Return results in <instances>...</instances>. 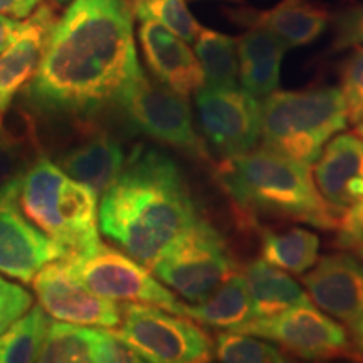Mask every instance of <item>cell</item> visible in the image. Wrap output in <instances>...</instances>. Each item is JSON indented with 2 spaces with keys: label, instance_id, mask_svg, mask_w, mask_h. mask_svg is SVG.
<instances>
[{
  "label": "cell",
  "instance_id": "10",
  "mask_svg": "<svg viewBox=\"0 0 363 363\" xmlns=\"http://www.w3.org/2000/svg\"><path fill=\"white\" fill-rule=\"evenodd\" d=\"M202 133L220 158L239 157L257 147L262 104L242 88H207L195 93Z\"/></svg>",
  "mask_w": 363,
  "mask_h": 363
},
{
  "label": "cell",
  "instance_id": "22",
  "mask_svg": "<svg viewBox=\"0 0 363 363\" xmlns=\"http://www.w3.org/2000/svg\"><path fill=\"white\" fill-rule=\"evenodd\" d=\"M182 316H189L212 328L233 331H240L257 318L242 272H233L203 301L195 305L182 303Z\"/></svg>",
  "mask_w": 363,
  "mask_h": 363
},
{
  "label": "cell",
  "instance_id": "20",
  "mask_svg": "<svg viewBox=\"0 0 363 363\" xmlns=\"http://www.w3.org/2000/svg\"><path fill=\"white\" fill-rule=\"evenodd\" d=\"M235 45L240 88L256 98H266L274 93L288 44L271 30L247 27V33L235 39Z\"/></svg>",
  "mask_w": 363,
  "mask_h": 363
},
{
  "label": "cell",
  "instance_id": "17",
  "mask_svg": "<svg viewBox=\"0 0 363 363\" xmlns=\"http://www.w3.org/2000/svg\"><path fill=\"white\" fill-rule=\"evenodd\" d=\"M313 179L325 202L342 216L363 197V138L343 133L325 145Z\"/></svg>",
  "mask_w": 363,
  "mask_h": 363
},
{
  "label": "cell",
  "instance_id": "36",
  "mask_svg": "<svg viewBox=\"0 0 363 363\" xmlns=\"http://www.w3.org/2000/svg\"><path fill=\"white\" fill-rule=\"evenodd\" d=\"M352 328H353V340H355L358 355L363 357V316L352 326Z\"/></svg>",
  "mask_w": 363,
  "mask_h": 363
},
{
  "label": "cell",
  "instance_id": "24",
  "mask_svg": "<svg viewBox=\"0 0 363 363\" xmlns=\"http://www.w3.org/2000/svg\"><path fill=\"white\" fill-rule=\"evenodd\" d=\"M39 143L34 125L27 118L21 131L0 125V203L16 202L22 180L38 162Z\"/></svg>",
  "mask_w": 363,
  "mask_h": 363
},
{
  "label": "cell",
  "instance_id": "11",
  "mask_svg": "<svg viewBox=\"0 0 363 363\" xmlns=\"http://www.w3.org/2000/svg\"><path fill=\"white\" fill-rule=\"evenodd\" d=\"M240 331L279 343L289 353L306 360H326L352 353V343L343 326L311 303L269 318H254Z\"/></svg>",
  "mask_w": 363,
  "mask_h": 363
},
{
  "label": "cell",
  "instance_id": "13",
  "mask_svg": "<svg viewBox=\"0 0 363 363\" xmlns=\"http://www.w3.org/2000/svg\"><path fill=\"white\" fill-rule=\"evenodd\" d=\"M62 257L66 249L30 224L16 202L0 203V274L33 283L45 264Z\"/></svg>",
  "mask_w": 363,
  "mask_h": 363
},
{
  "label": "cell",
  "instance_id": "2",
  "mask_svg": "<svg viewBox=\"0 0 363 363\" xmlns=\"http://www.w3.org/2000/svg\"><path fill=\"white\" fill-rule=\"evenodd\" d=\"M201 219L177 163L138 147L118 179L104 190L99 229L126 254L152 267Z\"/></svg>",
  "mask_w": 363,
  "mask_h": 363
},
{
  "label": "cell",
  "instance_id": "16",
  "mask_svg": "<svg viewBox=\"0 0 363 363\" xmlns=\"http://www.w3.org/2000/svg\"><path fill=\"white\" fill-rule=\"evenodd\" d=\"M138 38L148 69L162 84L185 98L202 88L201 62L187 40L155 21H142Z\"/></svg>",
  "mask_w": 363,
  "mask_h": 363
},
{
  "label": "cell",
  "instance_id": "29",
  "mask_svg": "<svg viewBox=\"0 0 363 363\" xmlns=\"http://www.w3.org/2000/svg\"><path fill=\"white\" fill-rule=\"evenodd\" d=\"M216 357L225 363H281L286 362L278 348L244 331L219 333L216 338Z\"/></svg>",
  "mask_w": 363,
  "mask_h": 363
},
{
  "label": "cell",
  "instance_id": "18",
  "mask_svg": "<svg viewBox=\"0 0 363 363\" xmlns=\"http://www.w3.org/2000/svg\"><path fill=\"white\" fill-rule=\"evenodd\" d=\"M56 21L52 9L40 4L27 17L16 40L0 54V125L13 98L24 91L38 72Z\"/></svg>",
  "mask_w": 363,
  "mask_h": 363
},
{
  "label": "cell",
  "instance_id": "23",
  "mask_svg": "<svg viewBox=\"0 0 363 363\" xmlns=\"http://www.w3.org/2000/svg\"><path fill=\"white\" fill-rule=\"evenodd\" d=\"M242 274L257 318H269L293 306L310 303L308 294L291 276L266 262L262 257L249 262Z\"/></svg>",
  "mask_w": 363,
  "mask_h": 363
},
{
  "label": "cell",
  "instance_id": "19",
  "mask_svg": "<svg viewBox=\"0 0 363 363\" xmlns=\"http://www.w3.org/2000/svg\"><path fill=\"white\" fill-rule=\"evenodd\" d=\"M234 19L246 27H262L288 44L308 45L320 38L330 24V12L311 0H281L267 11L239 9Z\"/></svg>",
  "mask_w": 363,
  "mask_h": 363
},
{
  "label": "cell",
  "instance_id": "12",
  "mask_svg": "<svg viewBox=\"0 0 363 363\" xmlns=\"http://www.w3.org/2000/svg\"><path fill=\"white\" fill-rule=\"evenodd\" d=\"M40 306L49 316L67 323L118 328L121 310L74 278L66 257L45 264L33 279Z\"/></svg>",
  "mask_w": 363,
  "mask_h": 363
},
{
  "label": "cell",
  "instance_id": "35",
  "mask_svg": "<svg viewBox=\"0 0 363 363\" xmlns=\"http://www.w3.org/2000/svg\"><path fill=\"white\" fill-rule=\"evenodd\" d=\"M24 22L22 19H16V17L6 16V13H0V54L16 40L17 35L21 34Z\"/></svg>",
  "mask_w": 363,
  "mask_h": 363
},
{
  "label": "cell",
  "instance_id": "25",
  "mask_svg": "<svg viewBox=\"0 0 363 363\" xmlns=\"http://www.w3.org/2000/svg\"><path fill=\"white\" fill-rule=\"evenodd\" d=\"M318 249L320 239L306 229L262 230L261 234L262 259L293 274H303L316 264Z\"/></svg>",
  "mask_w": 363,
  "mask_h": 363
},
{
  "label": "cell",
  "instance_id": "7",
  "mask_svg": "<svg viewBox=\"0 0 363 363\" xmlns=\"http://www.w3.org/2000/svg\"><path fill=\"white\" fill-rule=\"evenodd\" d=\"M74 278L99 296L121 303L152 305L182 315V301L177 299L155 276L118 249L93 244L83 252L66 257Z\"/></svg>",
  "mask_w": 363,
  "mask_h": 363
},
{
  "label": "cell",
  "instance_id": "6",
  "mask_svg": "<svg viewBox=\"0 0 363 363\" xmlns=\"http://www.w3.org/2000/svg\"><path fill=\"white\" fill-rule=\"evenodd\" d=\"M150 269L187 301L201 303L235 272V261L217 229L199 219Z\"/></svg>",
  "mask_w": 363,
  "mask_h": 363
},
{
  "label": "cell",
  "instance_id": "9",
  "mask_svg": "<svg viewBox=\"0 0 363 363\" xmlns=\"http://www.w3.org/2000/svg\"><path fill=\"white\" fill-rule=\"evenodd\" d=\"M116 104L130 125L157 142L167 143L197 160H208V150L195 131L187 98L153 83L145 74L123 91Z\"/></svg>",
  "mask_w": 363,
  "mask_h": 363
},
{
  "label": "cell",
  "instance_id": "33",
  "mask_svg": "<svg viewBox=\"0 0 363 363\" xmlns=\"http://www.w3.org/2000/svg\"><path fill=\"white\" fill-rule=\"evenodd\" d=\"M363 240V197L340 216L337 244L343 249H355Z\"/></svg>",
  "mask_w": 363,
  "mask_h": 363
},
{
  "label": "cell",
  "instance_id": "5",
  "mask_svg": "<svg viewBox=\"0 0 363 363\" xmlns=\"http://www.w3.org/2000/svg\"><path fill=\"white\" fill-rule=\"evenodd\" d=\"M347 123V104L340 88L276 89L262 103V147L313 165L325 145Z\"/></svg>",
  "mask_w": 363,
  "mask_h": 363
},
{
  "label": "cell",
  "instance_id": "34",
  "mask_svg": "<svg viewBox=\"0 0 363 363\" xmlns=\"http://www.w3.org/2000/svg\"><path fill=\"white\" fill-rule=\"evenodd\" d=\"M40 4L43 0H0V13L16 19H27Z\"/></svg>",
  "mask_w": 363,
  "mask_h": 363
},
{
  "label": "cell",
  "instance_id": "32",
  "mask_svg": "<svg viewBox=\"0 0 363 363\" xmlns=\"http://www.w3.org/2000/svg\"><path fill=\"white\" fill-rule=\"evenodd\" d=\"M335 35L331 49L343 51V49L358 48L363 45V4L347 7L335 17Z\"/></svg>",
  "mask_w": 363,
  "mask_h": 363
},
{
  "label": "cell",
  "instance_id": "28",
  "mask_svg": "<svg viewBox=\"0 0 363 363\" xmlns=\"http://www.w3.org/2000/svg\"><path fill=\"white\" fill-rule=\"evenodd\" d=\"M130 4L140 21H155L187 43H194L202 30L185 0H130Z\"/></svg>",
  "mask_w": 363,
  "mask_h": 363
},
{
  "label": "cell",
  "instance_id": "21",
  "mask_svg": "<svg viewBox=\"0 0 363 363\" xmlns=\"http://www.w3.org/2000/svg\"><path fill=\"white\" fill-rule=\"evenodd\" d=\"M125 163L121 145L104 133L89 136L57 158V165L67 175L89 185L96 194H104L121 174Z\"/></svg>",
  "mask_w": 363,
  "mask_h": 363
},
{
  "label": "cell",
  "instance_id": "39",
  "mask_svg": "<svg viewBox=\"0 0 363 363\" xmlns=\"http://www.w3.org/2000/svg\"><path fill=\"white\" fill-rule=\"evenodd\" d=\"M57 2L59 4H65V2H67V0H57Z\"/></svg>",
  "mask_w": 363,
  "mask_h": 363
},
{
  "label": "cell",
  "instance_id": "27",
  "mask_svg": "<svg viewBox=\"0 0 363 363\" xmlns=\"http://www.w3.org/2000/svg\"><path fill=\"white\" fill-rule=\"evenodd\" d=\"M51 318L43 306H33L0 335V363L38 362Z\"/></svg>",
  "mask_w": 363,
  "mask_h": 363
},
{
  "label": "cell",
  "instance_id": "4",
  "mask_svg": "<svg viewBox=\"0 0 363 363\" xmlns=\"http://www.w3.org/2000/svg\"><path fill=\"white\" fill-rule=\"evenodd\" d=\"M16 202L38 229L66 249L67 256L99 242L98 194L48 158L34 162Z\"/></svg>",
  "mask_w": 363,
  "mask_h": 363
},
{
  "label": "cell",
  "instance_id": "31",
  "mask_svg": "<svg viewBox=\"0 0 363 363\" xmlns=\"http://www.w3.org/2000/svg\"><path fill=\"white\" fill-rule=\"evenodd\" d=\"M33 294L0 276V335L6 333L19 318L33 308Z\"/></svg>",
  "mask_w": 363,
  "mask_h": 363
},
{
  "label": "cell",
  "instance_id": "37",
  "mask_svg": "<svg viewBox=\"0 0 363 363\" xmlns=\"http://www.w3.org/2000/svg\"><path fill=\"white\" fill-rule=\"evenodd\" d=\"M355 131H357V135H360L363 138V116L355 123Z\"/></svg>",
  "mask_w": 363,
  "mask_h": 363
},
{
  "label": "cell",
  "instance_id": "14",
  "mask_svg": "<svg viewBox=\"0 0 363 363\" xmlns=\"http://www.w3.org/2000/svg\"><path fill=\"white\" fill-rule=\"evenodd\" d=\"M313 303L347 325L363 316V262L347 252L321 257L303 278Z\"/></svg>",
  "mask_w": 363,
  "mask_h": 363
},
{
  "label": "cell",
  "instance_id": "3",
  "mask_svg": "<svg viewBox=\"0 0 363 363\" xmlns=\"http://www.w3.org/2000/svg\"><path fill=\"white\" fill-rule=\"evenodd\" d=\"M310 167L262 147L222 158L216 179L238 211L240 224L271 216L337 229L340 217L318 192Z\"/></svg>",
  "mask_w": 363,
  "mask_h": 363
},
{
  "label": "cell",
  "instance_id": "38",
  "mask_svg": "<svg viewBox=\"0 0 363 363\" xmlns=\"http://www.w3.org/2000/svg\"><path fill=\"white\" fill-rule=\"evenodd\" d=\"M355 251H357L358 256H360L362 259H363V240H362V242H358V244H357V246H355Z\"/></svg>",
  "mask_w": 363,
  "mask_h": 363
},
{
  "label": "cell",
  "instance_id": "26",
  "mask_svg": "<svg viewBox=\"0 0 363 363\" xmlns=\"http://www.w3.org/2000/svg\"><path fill=\"white\" fill-rule=\"evenodd\" d=\"M194 44L206 81L203 86L217 89L238 88L239 61L235 39L202 27Z\"/></svg>",
  "mask_w": 363,
  "mask_h": 363
},
{
  "label": "cell",
  "instance_id": "30",
  "mask_svg": "<svg viewBox=\"0 0 363 363\" xmlns=\"http://www.w3.org/2000/svg\"><path fill=\"white\" fill-rule=\"evenodd\" d=\"M342 93L347 104L348 121L357 123L363 116V45L353 48L350 57L340 69Z\"/></svg>",
  "mask_w": 363,
  "mask_h": 363
},
{
  "label": "cell",
  "instance_id": "15",
  "mask_svg": "<svg viewBox=\"0 0 363 363\" xmlns=\"http://www.w3.org/2000/svg\"><path fill=\"white\" fill-rule=\"evenodd\" d=\"M38 362H147L133 345L115 330H93L67 321H51L40 347Z\"/></svg>",
  "mask_w": 363,
  "mask_h": 363
},
{
  "label": "cell",
  "instance_id": "8",
  "mask_svg": "<svg viewBox=\"0 0 363 363\" xmlns=\"http://www.w3.org/2000/svg\"><path fill=\"white\" fill-rule=\"evenodd\" d=\"M115 331L147 362L201 363L212 357V340L192 318L170 315L158 306L126 303Z\"/></svg>",
  "mask_w": 363,
  "mask_h": 363
},
{
  "label": "cell",
  "instance_id": "1",
  "mask_svg": "<svg viewBox=\"0 0 363 363\" xmlns=\"http://www.w3.org/2000/svg\"><path fill=\"white\" fill-rule=\"evenodd\" d=\"M130 0H71L24 96L38 111L89 116L143 76Z\"/></svg>",
  "mask_w": 363,
  "mask_h": 363
}]
</instances>
